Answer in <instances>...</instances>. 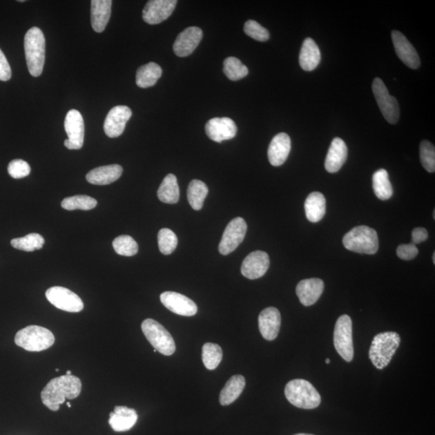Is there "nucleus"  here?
<instances>
[{
	"mask_svg": "<svg viewBox=\"0 0 435 435\" xmlns=\"http://www.w3.org/2000/svg\"><path fill=\"white\" fill-rule=\"evenodd\" d=\"M81 382L75 376H61L51 380L41 392V400L47 408L57 411L66 399H75L81 394Z\"/></svg>",
	"mask_w": 435,
	"mask_h": 435,
	"instance_id": "f257e3e1",
	"label": "nucleus"
},
{
	"mask_svg": "<svg viewBox=\"0 0 435 435\" xmlns=\"http://www.w3.org/2000/svg\"><path fill=\"white\" fill-rule=\"evenodd\" d=\"M24 52L28 69L33 77L42 74L46 60V38L37 27H32L24 37Z\"/></svg>",
	"mask_w": 435,
	"mask_h": 435,
	"instance_id": "f03ea898",
	"label": "nucleus"
},
{
	"mask_svg": "<svg viewBox=\"0 0 435 435\" xmlns=\"http://www.w3.org/2000/svg\"><path fill=\"white\" fill-rule=\"evenodd\" d=\"M400 337L396 332H383L376 335L369 350V359L377 369L388 366L400 346Z\"/></svg>",
	"mask_w": 435,
	"mask_h": 435,
	"instance_id": "7ed1b4c3",
	"label": "nucleus"
},
{
	"mask_svg": "<svg viewBox=\"0 0 435 435\" xmlns=\"http://www.w3.org/2000/svg\"><path fill=\"white\" fill-rule=\"evenodd\" d=\"M284 394L293 405L304 409H312L321 403V396L309 381L295 379L285 386Z\"/></svg>",
	"mask_w": 435,
	"mask_h": 435,
	"instance_id": "20e7f679",
	"label": "nucleus"
},
{
	"mask_svg": "<svg viewBox=\"0 0 435 435\" xmlns=\"http://www.w3.org/2000/svg\"><path fill=\"white\" fill-rule=\"evenodd\" d=\"M343 246L354 253L374 255L379 249L376 231L367 226H358L343 237Z\"/></svg>",
	"mask_w": 435,
	"mask_h": 435,
	"instance_id": "39448f33",
	"label": "nucleus"
},
{
	"mask_svg": "<svg viewBox=\"0 0 435 435\" xmlns=\"http://www.w3.org/2000/svg\"><path fill=\"white\" fill-rule=\"evenodd\" d=\"M55 342V336L48 329L39 326H28L17 333L14 342L28 351H42L48 349Z\"/></svg>",
	"mask_w": 435,
	"mask_h": 435,
	"instance_id": "423d86ee",
	"label": "nucleus"
},
{
	"mask_svg": "<svg viewBox=\"0 0 435 435\" xmlns=\"http://www.w3.org/2000/svg\"><path fill=\"white\" fill-rule=\"evenodd\" d=\"M142 328L144 335L157 351L164 356H171L175 352V342L162 324L148 318L142 322Z\"/></svg>",
	"mask_w": 435,
	"mask_h": 435,
	"instance_id": "0eeeda50",
	"label": "nucleus"
},
{
	"mask_svg": "<svg viewBox=\"0 0 435 435\" xmlns=\"http://www.w3.org/2000/svg\"><path fill=\"white\" fill-rule=\"evenodd\" d=\"M334 345L343 360L347 362L353 360L354 346L352 340V321L347 314L338 318L334 331Z\"/></svg>",
	"mask_w": 435,
	"mask_h": 435,
	"instance_id": "6e6552de",
	"label": "nucleus"
},
{
	"mask_svg": "<svg viewBox=\"0 0 435 435\" xmlns=\"http://www.w3.org/2000/svg\"><path fill=\"white\" fill-rule=\"evenodd\" d=\"M372 91L385 119L391 124L398 123L400 118L398 102L395 97L389 95L383 81L379 77L372 82Z\"/></svg>",
	"mask_w": 435,
	"mask_h": 435,
	"instance_id": "1a4fd4ad",
	"label": "nucleus"
},
{
	"mask_svg": "<svg viewBox=\"0 0 435 435\" xmlns=\"http://www.w3.org/2000/svg\"><path fill=\"white\" fill-rule=\"evenodd\" d=\"M46 296L48 302L61 311L77 313L84 308L81 299L71 290L64 287H51L47 290Z\"/></svg>",
	"mask_w": 435,
	"mask_h": 435,
	"instance_id": "9d476101",
	"label": "nucleus"
},
{
	"mask_svg": "<svg viewBox=\"0 0 435 435\" xmlns=\"http://www.w3.org/2000/svg\"><path fill=\"white\" fill-rule=\"evenodd\" d=\"M64 126L68 135L64 142L65 146L70 150L81 148L84 143L85 124L79 111L70 110L66 116Z\"/></svg>",
	"mask_w": 435,
	"mask_h": 435,
	"instance_id": "9b49d317",
	"label": "nucleus"
},
{
	"mask_svg": "<svg viewBox=\"0 0 435 435\" xmlns=\"http://www.w3.org/2000/svg\"><path fill=\"white\" fill-rule=\"evenodd\" d=\"M246 229L248 226L243 218L237 217L232 220L222 235L219 246L220 253L226 255L238 248L244 239Z\"/></svg>",
	"mask_w": 435,
	"mask_h": 435,
	"instance_id": "f8f14e48",
	"label": "nucleus"
},
{
	"mask_svg": "<svg viewBox=\"0 0 435 435\" xmlns=\"http://www.w3.org/2000/svg\"><path fill=\"white\" fill-rule=\"evenodd\" d=\"M133 113L127 106H116L109 111L104 122V132L110 138L122 135Z\"/></svg>",
	"mask_w": 435,
	"mask_h": 435,
	"instance_id": "ddd939ff",
	"label": "nucleus"
},
{
	"mask_svg": "<svg viewBox=\"0 0 435 435\" xmlns=\"http://www.w3.org/2000/svg\"><path fill=\"white\" fill-rule=\"evenodd\" d=\"M161 302L169 311L182 316H193L197 312V307L191 299L176 292L167 291L161 294Z\"/></svg>",
	"mask_w": 435,
	"mask_h": 435,
	"instance_id": "4468645a",
	"label": "nucleus"
},
{
	"mask_svg": "<svg viewBox=\"0 0 435 435\" xmlns=\"http://www.w3.org/2000/svg\"><path fill=\"white\" fill-rule=\"evenodd\" d=\"M177 0H151L143 10V19L148 24H158L171 16Z\"/></svg>",
	"mask_w": 435,
	"mask_h": 435,
	"instance_id": "2eb2a0df",
	"label": "nucleus"
},
{
	"mask_svg": "<svg viewBox=\"0 0 435 435\" xmlns=\"http://www.w3.org/2000/svg\"><path fill=\"white\" fill-rule=\"evenodd\" d=\"M269 265V255L263 251H255L246 255L241 266V273L246 278L258 279L267 272Z\"/></svg>",
	"mask_w": 435,
	"mask_h": 435,
	"instance_id": "dca6fc26",
	"label": "nucleus"
},
{
	"mask_svg": "<svg viewBox=\"0 0 435 435\" xmlns=\"http://www.w3.org/2000/svg\"><path fill=\"white\" fill-rule=\"evenodd\" d=\"M392 40H393L396 55L401 61L410 69H418L420 65L419 56L412 44L408 41L404 34L394 30L392 32Z\"/></svg>",
	"mask_w": 435,
	"mask_h": 435,
	"instance_id": "f3484780",
	"label": "nucleus"
},
{
	"mask_svg": "<svg viewBox=\"0 0 435 435\" xmlns=\"http://www.w3.org/2000/svg\"><path fill=\"white\" fill-rule=\"evenodd\" d=\"M205 130L207 137L213 142L221 143L235 137L237 126L230 118H213L206 123Z\"/></svg>",
	"mask_w": 435,
	"mask_h": 435,
	"instance_id": "a211bd4d",
	"label": "nucleus"
},
{
	"mask_svg": "<svg viewBox=\"0 0 435 435\" xmlns=\"http://www.w3.org/2000/svg\"><path fill=\"white\" fill-rule=\"evenodd\" d=\"M203 36L201 28L190 27L185 29L177 36L173 44V52L177 57H185L191 55L200 45Z\"/></svg>",
	"mask_w": 435,
	"mask_h": 435,
	"instance_id": "6ab92c4d",
	"label": "nucleus"
},
{
	"mask_svg": "<svg viewBox=\"0 0 435 435\" xmlns=\"http://www.w3.org/2000/svg\"><path fill=\"white\" fill-rule=\"evenodd\" d=\"M258 321L261 336L266 340H274L278 336L282 323V317L278 309L275 307L264 309L260 313Z\"/></svg>",
	"mask_w": 435,
	"mask_h": 435,
	"instance_id": "aec40b11",
	"label": "nucleus"
},
{
	"mask_svg": "<svg viewBox=\"0 0 435 435\" xmlns=\"http://www.w3.org/2000/svg\"><path fill=\"white\" fill-rule=\"evenodd\" d=\"M323 290L324 283L321 279L309 278L302 280L298 284L296 293L303 306L309 307L318 302Z\"/></svg>",
	"mask_w": 435,
	"mask_h": 435,
	"instance_id": "412c9836",
	"label": "nucleus"
},
{
	"mask_svg": "<svg viewBox=\"0 0 435 435\" xmlns=\"http://www.w3.org/2000/svg\"><path fill=\"white\" fill-rule=\"evenodd\" d=\"M290 150L291 139L287 133L275 135L271 142L268 150L269 161L273 166H280L287 161Z\"/></svg>",
	"mask_w": 435,
	"mask_h": 435,
	"instance_id": "4be33fe9",
	"label": "nucleus"
},
{
	"mask_svg": "<svg viewBox=\"0 0 435 435\" xmlns=\"http://www.w3.org/2000/svg\"><path fill=\"white\" fill-rule=\"evenodd\" d=\"M138 415L135 410L126 406H116L110 414L109 424L116 432H128L137 423Z\"/></svg>",
	"mask_w": 435,
	"mask_h": 435,
	"instance_id": "5701e85b",
	"label": "nucleus"
},
{
	"mask_svg": "<svg viewBox=\"0 0 435 435\" xmlns=\"http://www.w3.org/2000/svg\"><path fill=\"white\" fill-rule=\"evenodd\" d=\"M122 173L123 168L119 164H110L92 169L86 174V178L93 185L106 186L117 181Z\"/></svg>",
	"mask_w": 435,
	"mask_h": 435,
	"instance_id": "b1692460",
	"label": "nucleus"
},
{
	"mask_svg": "<svg viewBox=\"0 0 435 435\" xmlns=\"http://www.w3.org/2000/svg\"><path fill=\"white\" fill-rule=\"evenodd\" d=\"M347 158V147L345 142L336 137L332 140L325 161L327 171L331 173L340 171Z\"/></svg>",
	"mask_w": 435,
	"mask_h": 435,
	"instance_id": "393cba45",
	"label": "nucleus"
},
{
	"mask_svg": "<svg viewBox=\"0 0 435 435\" xmlns=\"http://www.w3.org/2000/svg\"><path fill=\"white\" fill-rule=\"evenodd\" d=\"M113 1L111 0H92L91 24L96 32H103L109 22Z\"/></svg>",
	"mask_w": 435,
	"mask_h": 435,
	"instance_id": "a878e982",
	"label": "nucleus"
},
{
	"mask_svg": "<svg viewBox=\"0 0 435 435\" xmlns=\"http://www.w3.org/2000/svg\"><path fill=\"white\" fill-rule=\"evenodd\" d=\"M320 61L321 52L316 42L311 38H307L302 44L299 55V63L302 69L312 71L316 69Z\"/></svg>",
	"mask_w": 435,
	"mask_h": 435,
	"instance_id": "bb28decb",
	"label": "nucleus"
},
{
	"mask_svg": "<svg viewBox=\"0 0 435 435\" xmlns=\"http://www.w3.org/2000/svg\"><path fill=\"white\" fill-rule=\"evenodd\" d=\"M326 198L322 193L313 192L304 202V212L307 220L311 222H318L322 220L326 214Z\"/></svg>",
	"mask_w": 435,
	"mask_h": 435,
	"instance_id": "cd10ccee",
	"label": "nucleus"
},
{
	"mask_svg": "<svg viewBox=\"0 0 435 435\" xmlns=\"http://www.w3.org/2000/svg\"><path fill=\"white\" fill-rule=\"evenodd\" d=\"M245 378L242 375H235L226 382L220 395V403L222 405L233 403L239 398L245 387Z\"/></svg>",
	"mask_w": 435,
	"mask_h": 435,
	"instance_id": "c85d7f7f",
	"label": "nucleus"
},
{
	"mask_svg": "<svg viewBox=\"0 0 435 435\" xmlns=\"http://www.w3.org/2000/svg\"><path fill=\"white\" fill-rule=\"evenodd\" d=\"M162 75V67L157 63L149 62L139 68L135 76V82L140 88H148L156 84Z\"/></svg>",
	"mask_w": 435,
	"mask_h": 435,
	"instance_id": "c756f323",
	"label": "nucleus"
},
{
	"mask_svg": "<svg viewBox=\"0 0 435 435\" xmlns=\"http://www.w3.org/2000/svg\"><path fill=\"white\" fill-rule=\"evenodd\" d=\"M160 201L168 204H175L180 197V190L177 183V179L173 173H169L164 178L157 191Z\"/></svg>",
	"mask_w": 435,
	"mask_h": 435,
	"instance_id": "7c9ffc66",
	"label": "nucleus"
},
{
	"mask_svg": "<svg viewBox=\"0 0 435 435\" xmlns=\"http://www.w3.org/2000/svg\"><path fill=\"white\" fill-rule=\"evenodd\" d=\"M372 187L375 195L380 200H388L394 195L389 173L384 168L379 169L372 176Z\"/></svg>",
	"mask_w": 435,
	"mask_h": 435,
	"instance_id": "2f4dec72",
	"label": "nucleus"
},
{
	"mask_svg": "<svg viewBox=\"0 0 435 435\" xmlns=\"http://www.w3.org/2000/svg\"><path fill=\"white\" fill-rule=\"evenodd\" d=\"M208 187L200 180H193L188 186L187 197L188 203L193 210L200 211L208 195Z\"/></svg>",
	"mask_w": 435,
	"mask_h": 435,
	"instance_id": "473e14b6",
	"label": "nucleus"
},
{
	"mask_svg": "<svg viewBox=\"0 0 435 435\" xmlns=\"http://www.w3.org/2000/svg\"><path fill=\"white\" fill-rule=\"evenodd\" d=\"M98 204L94 197L87 195H75L66 197L61 202V207L67 211H90Z\"/></svg>",
	"mask_w": 435,
	"mask_h": 435,
	"instance_id": "72a5a7b5",
	"label": "nucleus"
},
{
	"mask_svg": "<svg viewBox=\"0 0 435 435\" xmlns=\"http://www.w3.org/2000/svg\"><path fill=\"white\" fill-rule=\"evenodd\" d=\"M224 72L231 81L240 80L249 75L248 67L234 57L226 58L224 61Z\"/></svg>",
	"mask_w": 435,
	"mask_h": 435,
	"instance_id": "f704fd0d",
	"label": "nucleus"
},
{
	"mask_svg": "<svg viewBox=\"0 0 435 435\" xmlns=\"http://www.w3.org/2000/svg\"><path fill=\"white\" fill-rule=\"evenodd\" d=\"M45 244L43 236L37 233H31L21 238L13 239L11 244L14 249L24 251H33L40 250Z\"/></svg>",
	"mask_w": 435,
	"mask_h": 435,
	"instance_id": "c9c22d12",
	"label": "nucleus"
},
{
	"mask_svg": "<svg viewBox=\"0 0 435 435\" xmlns=\"http://www.w3.org/2000/svg\"><path fill=\"white\" fill-rule=\"evenodd\" d=\"M222 359V351L220 346L212 342H207L203 346L202 361L207 369H215Z\"/></svg>",
	"mask_w": 435,
	"mask_h": 435,
	"instance_id": "e433bc0d",
	"label": "nucleus"
},
{
	"mask_svg": "<svg viewBox=\"0 0 435 435\" xmlns=\"http://www.w3.org/2000/svg\"><path fill=\"white\" fill-rule=\"evenodd\" d=\"M115 253L124 256H133L138 253L137 242L129 235H120L113 243Z\"/></svg>",
	"mask_w": 435,
	"mask_h": 435,
	"instance_id": "4c0bfd02",
	"label": "nucleus"
},
{
	"mask_svg": "<svg viewBox=\"0 0 435 435\" xmlns=\"http://www.w3.org/2000/svg\"><path fill=\"white\" fill-rule=\"evenodd\" d=\"M157 238L159 249L162 254L169 255L175 251L178 240L172 230L168 229L160 230Z\"/></svg>",
	"mask_w": 435,
	"mask_h": 435,
	"instance_id": "58836bf2",
	"label": "nucleus"
},
{
	"mask_svg": "<svg viewBox=\"0 0 435 435\" xmlns=\"http://www.w3.org/2000/svg\"><path fill=\"white\" fill-rule=\"evenodd\" d=\"M420 158L425 171L429 173L435 171V148L428 140H423L420 144Z\"/></svg>",
	"mask_w": 435,
	"mask_h": 435,
	"instance_id": "ea45409f",
	"label": "nucleus"
},
{
	"mask_svg": "<svg viewBox=\"0 0 435 435\" xmlns=\"http://www.w3.org/2000/svg\"><path fill=\"white\" fill-rule=\"evenodd\" d=\"M244 31L246 35L258 41L264 42L269 39V32L267 29L251 19L245 23Z\"/></svg>",
	"mask_w": 435,
	"mask_h": 435,
	"instance_id": "a19ab883",
	"label": "nucleus"
},
{
	"mask_svg": "<svg viewBox=\"0 0 435 435\" xmlns=\"http://www.w3.org/2000/svg\"><path fill=\"white\" fill-rule=\"evenodd\" d=\"M8 171L9 175L14 179H21L29 175L31 168L28 163L21 159L13 160L8 164Z\"/></svg>",
	"mask_w": 435,
	"mask_h": 435,
	"instance_id": "79ce46f5",
	"label": "nucleus"
},
{
	"mask_svg": "<svg viewBox=\"0 0 435 435\" xmlns=\"http://www.w3.org/2000/svg\"><path fill=\"white\" fill-rule=\"evenodd\" d=\"M396 254L400 259L404 260H411L418 254V249L414 244H401L396 249Z\"/></svg>",
	"mask_w": 435,
	"mask_h": 435,
	"instance_id": "37998d69",
	"label": "nucleus"
},
{
	"mask_svg": "<svg viewBox=\"0 0 435 435\" xmlns=\"http://www.w3.org/2000/svg\"><path fill=\"white\" fill-rule=\"evenodd\" d=\"M12 70L7 57L0 48V81H7L11 79Z\"/></svg>",
	"mask_w": 435,
	"mask_h": 435,
	"instance_id": "c03bdc74",
	"label": "nucleus"
},
{
	"mask_svg": "<svg viewBox=\"0 0 435 435\" xmlns=\"http://www.w3.org/2000/svg\"><path fill=\"white\" fill-rule=\"evenodd\" d=\"M428 238V232L423 227H416L412 231V240L414 244L423 243Z\"/></svg>",
	"mask_w": 435,
	"mask_h": 435,
	"instance_id": "a18cd8bd",
	"label": "nucleus"
},
{
	"mask_svg": "<svg viewBox=\"0 0 435 435\" xmlns=\"http://www.w3.org/2000/svg\"><path fill=\"white\" fill-rule=\"evenodd\" d=\"M67 376H71V371H66V374Z\"/></svg>",
	"mask_w": 435,
	"mask_h": 435,
	"instance_id": "49530a36",
	"label": "nucleus"
},
{
	"mask_svg": "<svg viewBox=\"0 0 435 435\" xmlns=\"http://www.w3.org/2000/svg\"><path fill=\"white\" fill-rule=\"evenodd\" d=\"M294 435H313V434H294Z\"/></svg>",
	"mask_w": 435,
	"mask_h": 435,
	"instance_id": "de8ad7c7",
	"label": "nucleus"
},
{
	"mask_svg": "<svg viewBox=\"0 0 435 435\" xmlns=\"http://www.w3.org/2000/svg\"><path fill=\"white\" fill-rule=\"evenodd\" d=\"M330 362H331V360L330 359H327L326 360V364L328 365V364H330Z\"/></svg>",
	"mask_w": 435,
	"mask_h": 435,
	"instance_id": "09e8293b",
	"label": "nucleus"
},
{
	"mask_svg": "<svg viewBox=\"0 0 435 435\" xmlns=\"http://www.w3.org/2000/svg\"><path fill=\"white\" fill-rule=\"evenodd\" d=\"M433 262L435 264V253L433 254Z\"/></svg>",
	"mask_w": 435,
	"mask_h": 435,
	"instance_id": "8fccbe9b",
	"label": "nucleus"
},
{
	"mask_svg": "<svg viewBox=\"0 0 435 435\" xmlns=\"http://www.w3.org/2000/svg\"><path fill=\"white\" fill-rule=\"evenodd\" d=\"M67 406H68V407L71 408V405H70V403H67Z\"/></svg>",
	"mask_w": 435,
	"mask_h": 435,
	"instance_id": "3c124183",
	"label": "nucleus"
}]
</instances>
